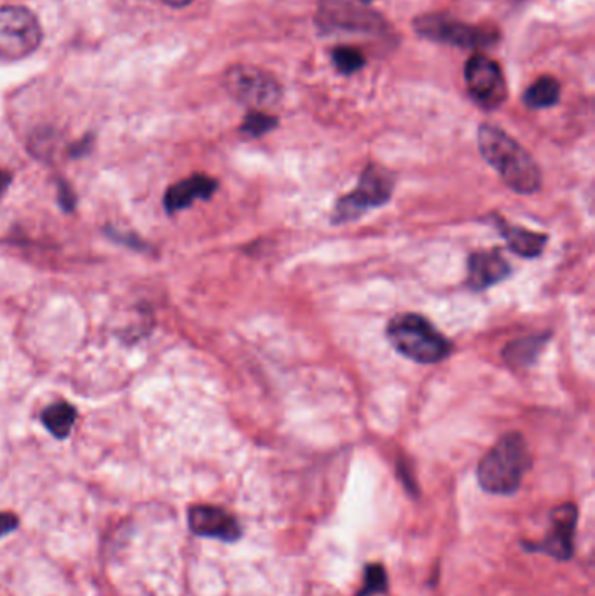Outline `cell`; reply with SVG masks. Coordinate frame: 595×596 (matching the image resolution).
Here are the masks:
<instances>
[{
	"label": "cell",
	"mask_w": 595,
	"mask_h": 596,
	"mask_svg": "<svg viewBox=\"0 0 595 596\" xmlns=\"http://www.w3.org/2000/svg\"><path fill=\"white\" fill-rule=\"evenodd\" d=\"M479 149L512 191L519 194H533L540 189L538 164L528 150L522 149L503 129L482 124L479 129Z\"/></svg>",
	"instance_id": "cell-1"
},
{
	"label": "cell",
	"mask_w": 595,
	"mask_h": 596,
	"mask_svg": "<svg viewBox=\"0 0 595 596\" xmlns=\"http://www.w3.org/2000/svg\"><path fill=\"white\" fill-rule=\"evenodd\" d=\"M529 467L531 451L524 436L508 433L482 457L477 478L489 494L512 496L519 490Z\"/></svg>",
	"instance_id": "cell-2"
},
{
	"label": "cell",
	"mask_w": 595,
	"mask_h": 596,
	"mask_svg": "<svg viewBox=\"0 0 595 596\" xmlns=\"http://www.w3.org/2000/svg\"><path fill=\"white\" fill-rule=\"evenodd\" d=\"M386 335L400 354L421 365L440 363L452 352L449 339L419 314L409 312L395 316L388 325Z\"/></svg>",
	"instance_id": "cell-3"
},
{
	"label": "cell",
	"mask_w": 595,
	"mask_h": 596,
	"mask_svg": "<svg viewBox=\"0 0 595 596\" xmlns=\"http://www.w3.org/2000/svg\"><path fill=\"white\" fill-rule=\"evenodd\" d=\"M395 187V176L382 166L371 164L362 173L358 187L339 199L333 209V222L346 224L364 216L367 211L388 202Z\"/></svg>",
	"instance_id": "cell-4"
},
{
	"label": "cell",
	"mask_w": 595,
	"mask_h": 596,
	"mask_svg": "<svg viewBox=\"0 0 595 596\" xmlns=\"http://www.w3.org/2000/svg\"><path fill=\"white\" fill-rule=\"evenodd\" d=\"M43 30L37 16L21 5L0 7V58L21 59L41 46Z\"/></svg>",
	"instance_id": "cell-5"
},
{
	"label": "cell",
	"mask_w": 595,
	"mask_h": 596,
	"mask_svg": "<svg viewBox=\"0 0 595 596\" xmlns=\"http://www.w3.org/2000/svg\"><path fill=\"white\" fill-rule=\"evenodd\" d=\"M223 84L232 98L254 110L270 108L281 99V86L278 81L257 67H231L223 77Z\"/></svg>",
	"instance_id": "cell-6"
},
{
	"label": "cell",
	"mask_w": 595,
	"mask_h": 596,
	"mask_svg": "<svg viewBox=\"0 0 595 596\" xmlns=\"http://www.w3.org/2000/svg\"><path fill=\"white\" fill-rule=\"evenodd\" d=\"M414 28L430 41L458 48H489L497 41L494 30L466 25L445 16H421L414 21Z\"/></svg>",
	"instance_id": "cell-7"
},
{
	"label": "cell",
	"mask_w": 595,
	"mask_h": 596,
	"mask_svg": "<svg viewBox=\"0 0 595 596\" xmlns=\"http://www.w3.org/2000/svg\"><path fill=\"white\" fill-rule=\"evenodd\" d=\"M465 81L470 97L487 110L501 106L508 95L503 70L482 54H475L466 61Z\"/></svg>",
	"instance_id": "cell-8"
},
{
	"label": "cell",
	"mask_w": 595,
	"mask_h": 596,
	"mask_svg": "<svg viewBox=\"0 0 595 596\" xmlns=\"http://www.w3.org/2000/svg\"><path fill=\"white\" fill-rule=\"evenodd\" d=\"M578 522V509L575 504H562L550 513V529L544 539L536 545L524 543L522 546L528 551L544 553L555 560L566 561L573 556V539L575 529Z\"/></svg>",
	"instance_id": "cell-9"
},
{
	"label": "cell",
	"mask_w": 595,
	"mask_h": 596,
	"mask_svg": "<svg viewBox=\"0 0 595 596\" xmlns=\"http://www.w3.org/2000/svg\"><path fill=\"white\" fill-rule=\"evenodd\" d=\"M189 527L200 537L234 543L241 537L243 530L239 522L222 507L198 504L189 509Z\"/></svg>",
	"instance_id": "cell-10"
},
{
	"label": "cell",
	"mask_w": 595,
	"mask_h": 596,
	"mask_svg": "<svg viewBox=\"0 0 595 596\" xmlns=\"http://www.w3.org/2000/svg\"><path fill=\"white\" fill-rule=\"evenodd\" d=\"M512 274V267L499 249L477 251L468 258V286L482 292L505 281Z\"/></svg>",
	"instance_id": "cell-11"
},
{
	"label": "cell",
	"mask_w": 595,
	"mask_h": 596,
	"mask_svg": "<svg viewBox=\"0 0 595 596\" xmlns=\"http://www.w3.org/2000/svg\"><path fill=\"white\" fill-rule=\"evenodd\" d=\"M320 23L332 25L335 28H346V30H376L380 25V18L376 14H371L369 11L358 9L351 4L339 2V0H328L325 2L320 11Z\"/></svg>",
	"instance_id": "cell-12"
},
{
	"label": "cell",
	"mask_w": 595,
	"mask_h": 596,
	"mask_svg": "<svg viewBox=\"0 0 595 596\" xmlns=\"http://www.w3.org/2000/svg\"><path fill=\"white\" fill-rule=\"evenodd\" d=\"M216 191V182L207 175H192L171 185L164 194V208L169 215L189 208L198 199H210Z\"/></svg>",
	"instance_id": "cell-13"
},
{
	"label": "cell",
	"mask_w": 595,
	"mask_h": 596,
	"mask_svg": "<svg viewBox=\"0 0 595 596\" xmlns=\"http://www.w3.org/2000/svg\"><path fill=\"white\" fill-rule=\"evenodd\" d=\"M494 224H496L497 231L501 232V236L506 239L508 247L521 256L535 258V256L540 255L544 248V245H546L548 238L544 234L531 232V231H526L522 227L510 225L501 216H494Z\"/></svg>",
	"instance_id": "cell-14"
},
{
	"label": "cell",
	"mask_w": 595,
	"mask_h": 596,
	"mask_svg": "<svg viewBox=\"0 0 595 596\" xmlns=\"http://www.w3.org/2000/svg\"><path fill=\"white\" fill-rule=\"evenodd\" d=\"M75 420L77 410L67 401L53 403L43 412L44 427L58 440H65L70 435Z\"/></svg>",
	"instance_id": "cell-15"
},
{
	"label": "cell",
	"mask_w": 595,
	"mask_h": 596,
	"mask_svg": "<svg viewBox=\"0 0 595 596\" xmlns=\"http://www.w3.org/2000/svg\"><path fill=\"white\" fill-rule=\"evenodd\" d=\"M548 335H535V337H528V339H519L515 342H510L505 350H503V357L508 363V366L512 368H526L531 363H535V359L538 357L543 346L546 344Z\"/></svg>",
	"instance_id": "cell-16"
},
{
	"label": "cell",
	"mask_w": 595,
	"mask_h": 596,
	"mask_svg": "<svg viewBox=\"0 0 595 596\" xmlns=\"http://www.w3.org/2000/svg\"><path fill=\"white\" fill-rule=\"evenodd\" d=\"M560 98V84L553 77H540L526 93L524 103L529 108H548Z\"/></svg>",
	"instance_id": "cell-17"
},
{
	"label": "cell",
	"mask_w": 595,
	"mask_h": 596,
	"mask_svg": "<svg viewBox=\"0 0 595 596\" xmlns=\"http://www.w3.org/2000/svg\"><path fill=\"white\" fill-rule=\"evenodd\" d=\"M332 59L337 67V70L344 75L358 72L365 65V58L358 50L353 48H335L332 51Z\"/></svg>",
	"instance_id": "cell-18"
},
{
	"label": "cell",
	"mask_w": 595,
	"mask_h": 596,
	"mask_svg": "<svg viewBox=\"0 0 595 596\" xmlns=\"http://www.w3.org/2000/svg\"><path fill=\"white\" fill-rule=\"evenodd\" d=\"M388 592V576L382 565L372 563L365 570V581L364 588L356 596H378Z\"/></svg>",
	"instance_id": "cell-19"
},
{
	"label": "cell",
	"mask_w": 595,
	"mask_h": 596,
	"mask_svg": "<svg viewBox=\"0 0 595 596\" xmlns=\"http://www.w3.org/2000/svg\"><path fill=\"white\" fill-rule=\"evenodd\" d=\"M276 126V119L270 117L268 114L261 112V110H252L241 126V131L250 135V137H261L266 135L272 128Z\"/></svg>",
	"instance_id": "cell-20"
},
{
	"label": "cell",
	"mask_w": 595,
	"mask_h": 596,
	"mask_svg": "<svg viewBox=\"0 0 595 596\" xmlns=\"http://www.w3.org/2000/svg\"><path fill=\"white\" fill-rule=\"evenodd\" d=\"M20 525V520L16 514L12 513H0V537L9 536L11 532H14Z\"/></svg>",
	"instance_id": "cell-21"
},
{
	"label": "cell",
	"mask_w": 595,
	"mask_h": 596,
	"mask_svg": "<svg viewBox=\"0 0 595 596\" xmlns=\"http://www.w3.org/2000/svg\"><path fill=\"white\" fill-rule=\"evenodd\" d=\"M59 202H61V206L67 209V211H70V209H74V204H75V198H74V192H72V189L67 185V184H61V187H59Z\"/></svg>",
	"instance_id": "cell-22"
},
{
	"label": "cell",
	"mask_w": 595,
	"mask_h": 596,
	"mask_svg": "<svg viewBox=\"0 0 595 596\" xmlns=\"http://www.w3.org/2000/svg\"><path fill=\"white\" fill-rule=\"evenodd\" d=\"M11 182H12V175L5 169H0V199L4 198V194L7 192Z\"/></svg>",
	"instance_id": "cell-23"
},
{
	"label": "cell",
	"mask_w": 595,
	"mask_h": 596,
	"mask_svg": "<svg viewBox=\"0 0 595 596\" xmlns=\"http://www.w3.org/2000/svg\"><path fill=\"white\" fill-rule=\"evenodd\" d=\"M158 2H162V4H166V5H169V7H185V5H189L192 0H158Z\"/></svg>",
	"instance_id": "cell-24"
},
{
	"label": "cell",
	"mask_w": 595,
	"mask_h": 596,
	"mask_svg": "<svg viewBox=\"0 0 595 596\" xmlns=\"http://www.w3.org/2000/svg\"><path fill=\"white\" fill-rule=\"evenodd\" d=\"M365 2H369V0H365Z\"/></svg>",
	"instance_id": "cell-25"
}]
</instances>
